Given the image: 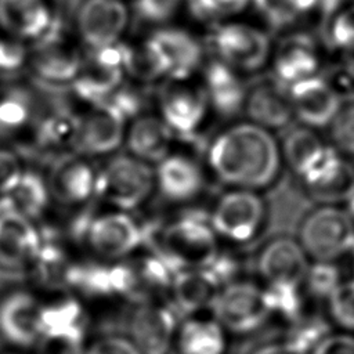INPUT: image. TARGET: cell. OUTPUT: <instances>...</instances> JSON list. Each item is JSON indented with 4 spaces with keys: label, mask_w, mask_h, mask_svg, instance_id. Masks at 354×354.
<instances>
[{
    "label": "cell",
    "mask_w": 354,
    "mask_h": 354,
    "mask_svg": "<svg viewBox=\"0 0 354 354\" xmlns=\"http://www.w3.org/2000/svg\"><path fill=\"white\" fill-rule=\"evenodd\" d=\"M279 142L283 165L295 176H297L306 163L326 144L317 130L301 124L286 129Z\"/></svg>",
    "instance_id": "d6a6232c"
},
{
    "label": "cell",
    "mask_w": 354,
    "mask_h": 354,
    "mask_svg": "<svg viewBox=\"0 0 354 354\" xmlns=\"http://www.w3.org/2000/svg\"><path fill=\"white\" fill-rule=\"evenodd\" d=\"M181 317L166 299L144 300L131 304L124 335L141 354H170Z\"/></svg>",
    "instance_id": "7c38bea8"
},
{
    "label": "cell",
    "mask_w": 354,
    "mask_h": 354,
    "mask_svg": "<svg viewBox=\"0 0 354 354\" xmlns=\"http://www.w3.org/2000/svg\"><path fill=\"white\" fill-rule=\"evenodd\" d=\"M242 115L246 120L272 133L286 130L295 122L288 91L272 79L248 86Z\"/></svg>",
    "instance_id": "7402d4cb"
},
{
    "label": "cell",
    "mask_w": 354,
    "mask_h": 354,
    "mask_svg": "<svg viewBox=\"0 0 354 354\" xmlns=\"http://www.w3.org/2000/svg\"><path fill=\"white\" fill-rule=\"evenodd\" d=\"M86 354H141L123 333H105L88 340Z\"/></svg>",
    "instance_id": "bcb514c9"
},
{
    "label": "cell",
    "mask_w": 354,
    "mask_h": 354,
    "mask_svg": "<svg viewBox=\"0 0 354 354\" xmlns=\"http://www.w3.org/2000/svg\"><path fill=\"white\" fill-rule=\"evenodd\" d=\"M86 330L44 332L33 347L35 354H86Z\"/></svg>",
    "instance_id": "ab89813d"
},
{
    "label": "cell",
    "mask_w": 354,
    "mask_h": 354,
    "mask_svg": "<svg viewBox=\"0 0 354 354\" xmlns=\"http://www.w3.org/2000/svg\"><path fill=\"white\" fill-rule=\"evenodd\" d=\"M43 333V299L25 288L0 296V339L14 350L33 348Z\"/></svg>",
    "instance_id": "5bb4252c"
},
{
    "label": "cell",
    "mask_w": 354,
    "mask_h": 354,
    "mask_svg": "<svg viewBox=\"0 0 354 354\" xmlns=\"http://www.w3.org/2000/svg\"><path fill=\"white\" fill-rule=\"evenodd\" d=\"M257 11L275 28H282L310 12L318 0H252Z\"/></svg>",
    "instance_id": "8d00e7d4"
},
{
    "label": "cell",
    "mask_w": 354,
    "mask_h": 354,
    "mask_svg": "<svg viewBox=\"0 0 354 354\" xmlns=\"http://www.w3.org/2000/svg\"><path fill=\"white\" fill-rule=\"evenodd\" d=\"M155 194V169L127 152H116L100 163L97 201L105 207L134 213Z\"/></svg>",
    "instance_id": "3957f363"
},
{
    "label": "cell",
    "mask_w": 354,
    "mask_h": 354,
    "mask_svg": "<svg viewBox=\"0 0 354 354\" xmlns=\"http://www.w3.org/2000/svg\"><path fill=\"white\" fill-rule=\"evenodd\" d=\"M216 59L242 73H253L266 66L271 43L266 32L242 22L216 24L209 35Z\"/></svg>",
    "instance_id": "8fae6325"
},
{
    "label": "cell",
    "mask_w": 354,
    "mask_h": 354,
    "mask_svg": "<svg viewBox=\"0 0 354 354\" xmlns=\"http://www.w3.org/2000/svg\"><path fill=\"white\" fill-rule=\"evenodd\" d=\"M210 315L231 336L257 332L270 322L263 283L246 277L220 288Z\"/></svg>",
    "instance_id": "ba28073f"
},
{
    "label": "cell",
    "mask_w": 354,
    "mask_h": 354,
    "mask_svg": "<svg viewBox=\"0 0 354 354\" xmlns=\"http://www.w3.org/2000/svg\"><path fill=\"white\" fill-rule=\"evenodd\" d=\"M177 145L174 134L156 112H145L127 123L123 147L137 159L155 166Z\"/></svg>",
    "instance_id": "cb8c5ba5"
},
{
    "label": "cell",
    "mask_w": 354,
    "mask_h": 354,
    "mask_svg": "<svg viewBox=\"0 0 354 354\" xmlns=\"http://www.w3.org/2000/svg\"><path fill=\"white\" fill-rule=\"evenodd\" d=\"M346 210H347V213L351 216V218L354 220V194H353L351 198L346 202Z\"/></svg>",
    "instance_id": "f907efd6"
},
{
    "label": "cell",
    "mask_w": 354,
    "mask_h": 354,
    "mask_svg": "<svg viewBox=\"0 0 354 354\" xmlns=\"http://www.w3.org/2000/svg\"><path fill=\"white\" fill-rule=\"evenodd\" d=\"M82 62V53L62 33L59 25L28 47L26 66L44 83L72 84Z\"/></svg>",
    "instance_id": "e0dca14e"
},
{
    "label": "cell",
    "mask_w": 354,
    "mask_h": 354,
    "mask_svg": "<svg viewBox=\"0 0 354 354\" xmlns=\"http://www.w3.org/2000/svg\"><path fill=\"white\" fill-rule=\"evenodd\" d=\"M181 0H136L137 15L149 24H165L177 12Z\"/></svg>",
    "instance_id": "7dc6e473"
},
{
    "label": "cell",
    "mask_w": 354,
    "mask_h": 354,
    "mask_svg": "<svg viewBox=\"0 0 354 354\" xmlns=\"http://www.w3.org/2000/svg\"><path fill=\"white\" fill-rule=\"evenodd\" d=\"M58 24L48 0H0V32L22 43H33Z\"/></svg>",
    "instance_id": "44dd1931"
},
{
    "label": "cell",
    "mask_w": 354,
    "mask_h": 354,
    "mask_svg": "<svg viewBox=\"0 0 354 354\" xmlns=\"http://www.w3.org/2000/svg\"><path fill=\"white\" fill-rule=\"evenodd\" d=\"M127 122L106 102L76 112L73 152L90 159H105L123 147Z\"/></svg>",
    "instance_id": "4fadbf2b"
},
{
    "label": "cell",
    "mask_w": 354,
    "mask_h": 354,
    "mask_svg": "<svg viewBox=\"0 0 354 354\" xmlns=\"http://www.w3.org/2000/svg\"><path fill=\"white\" fill-rule=\"evenodd\" d=\"M82 246L90 257L101 261L127 260L145 248V224L130 212L91 210Z\"/></svg>",
    "instance_id": "5b68a950"
},
{
    "label": "cell",
    "mask_w": 354,
    "mask_h": 354,
    "mask_svg": "<svg viewBox=\"0 0 354 354\" xmlns=\"http://www.w3.org/2000/svg\"><path fill=\"white\" fill-rule=\"evenodd\" d=\"M145 224V246L174 268H205L223 246L207 216L194 206L180 207L165 220Z\"/></svg>",
    "instance_id": "7a4b0ae2"
},
{
    "label": "cell",
    "mask_w": 354,
    "mask_h": 354,
    "mask_svg": "<svg viewBox=\"0 0 354 354\" xmlns=\"http://www.w3.org/2000/svg\"><path fill=\"white\" fill-rule=\"evenodd\" d=\"M304 191L317 205L346 203L354 194V165L343 156L324 178Z\"/></svg>",
    "instance_id": "1f68e13d"
},
{
    "label": "cell",
    "mask_w": 354,
    "mask_h": 354,
    "mask_svg": "<svg viewBox=\"0 0 354 354\" xmlns=\"http://www.w3.org/2000/svg\"><path fill=\"white\" fill-rule=\"evenodd\" d=\"M270 321H279L283 328L296 321L310 301L299 285H263Z\"/></svg>",
    "instance_id": "836d02e7"
},
{
    "label": "cell",
    "mask_w": 354,
    "mask_h": 354,
    "mask_svg": "<svg viewBox=\"0 0 354 354\" xmlns=\"http://www.w3.org/2000/svg\"><path fill=\"white\" fill-rule=\"evenodd\" d=\"M296 238L311 261H337L354 252V220L346 207L317 205L301 217Z\"/></svg>",
    "instance_id": "8992f818"
},
{
    "label": "cell",
    "mask_w": 354,
    "mask_h": 354,
    "mask_svg": "<svg viewBox=\"0 0 354 354\" xmlns=\"http://www.w3.org/2000/svg\"><path fill=\"white\" fill-rule=\"evenodd\" d=\"M124 80L123 43H118L105 48L87 50L71 87L83 106H87L105 102Z\"/></svg>",
    "instance_id": "9a60e30c"
},
{
    "label": "cell",
    "mask_w": 354,
    "mask_h": 354,
    "mask_svg": "<svg viewBox=\"0 0 354 354\" xmlns=\"http://www.w3.org/2000/svg\"><path fill=\"white\" fill-rule=\"evenodd\" d=\"M326 315L336 326L354 332V278L343 282L325 301Z\"/></svg>",
    "instance_id": "60d3db41"
},
{
    "label": "cell",
    "mask_w": 354,
    "mask_h": 354,
    "mask_svg": "<svg viewBox=\"0 0 354 354\" xmlns=\"http://www.w3.org/2000/svg\"><path fill=\"white\" fill-rule=\"evenodd\" d=\"M123 69L126 77H130L140 84H149L167 79L165 59L151 36L140 43H123Z\"/></svg>",
    "instance_id": "f1b7e54d"
},
{
    "label": "cell",
    "mask_w": 354,
    "mask_h": 354,
    "mask_svg": "<svg viewBox=\"0 0 354 354\" xmlns=\"http://www.w3.org/2000/svg\"><path fill=\"white\" fill-rule=\"evenodd\" d=\"M0 354H26L25 351L22 350H14V348H10V350H6V351H1Z\"/></svg>",
    "instance_id": "816d5d0a"
},
{
    "label": "cell",
    "mask_w": 354,
    "mask_h": 354,
    "mask_svg": "<svg viewBox=\"0 0 354 354\" xmlns=\"http://www.w3.org/2000/svg\"><path fill=\"white\" fill-rule=\"evenodd\" d=\"M201 84L214 116L232 120L242 115L248 86L239 72L214 58L203 66Z\"/></svg>",
    "instance_id": "603a6c76"
},
{
    "label": "cell",
    "mask_w": 354,
    "mask_h": 354,
    "mask_svg": "<svg viewBox=\"0 0 354 354\" xmlns=\"http://www.w3.org/2000/svg\"><path fill=\"white\" fill-rule=\"evenodd\" d=\"M252 0H188L191 15L201 21H218L241 12Z\"/></svg>",
    "instance_id": "f6af8a7d"
},
{
    "label": "cell",
    "mask_w": 354,
    "mask_h": 354,
    "mask_svg": "<svg viewBox=\"0 0 354 354\" xmlns=\"http://www.w3.org/2000/svg\"><path fill=\"white\" fill-rule=\"evenodd\" d=\"M230 333L210 315L198 314L181 318L176 333V354H227Z\"/></svg>",
    "instance_id": "83f0119b"
},
{
    "label": "cell",
    "mask_w": 354,
    "mask_h": 354,
    "mask_svg": "<svg viewBox=\"0 0 354 354\" xmlns=\"http://www.w3.org/2000/svg\"><path fill=\"white\" fill-rule=\"evenodd\" d=\"M100 163L68 152L59 155L46 171L53 203L66 210H82L97 201Z\"/></svg>",
    "instance_id": "30bf717a"
},
{
    "label": "cell",
    "mask_w": 354,
    "mask_h": 354,
    "mask_svg": "<svg viewBox=\"0 0 354 354\" xmlns=\"http://www.w3.org/2000/svg\"><path fill=\"white\" fill-rule=\"evenodd\" d=\"M321 59L314 41L306 36L286 39L272 57V76L288 90L297 82L319 75Z\"/></svg>",
    "instance_id": "484cf974"
},
{
    "label": "cell",
    "mask_w": 354,
    "mask_h": 354,
    "mask_svg": "<svg viewBox=\"0 0 354 354\" xmlns=\"http://www.w3.org/2000/svg\"><path fill=\"white\" fill-rule=\"evenodd\" d=\"M286 91L295 122L314 130L328 129L343 104L340 95L321 73L295 83Z\"/></svg>",
    "instance_id": "ffe728a7"
},
{
    "label": "cell",
    "mask_w": 354,
    "mask_h": 354,
    "mask_svg": "<svg viewBox=\"0 0 354 354\" xmlns=\"http://www.w3.org/2000/svg\"><path fill=\"white\" fill-rule=\"evenodd\" d=\"M343 279L336 261H311L303 281V292L313 303L326 301Z\"/></svg>",
    "instance_id": "d590c367"
},
{
    "label": "cell",
    "mask_w": 354,
    "mask_h": 354,
    "mask_svg": "<svg viewBox=\"0 0 354 354\" xmlns=\"http://www.w3.org/2000/svg\"><path fill=\"white\" fill-rule=\"evenodd\" d=\"M25 170V163L19 153L10 147L0 145V201L12 194Z\"/></svg>",
    "instance_id": "ee69618b"
},
{
    "label": "cell",
    "mask_w": 354,
    "mask_h": 354,
    "mask_svg": "<svg viewBox=\"0 0 354 354\" xmlns=\"http://www.w3.org/2000/svg\"><path fill=\"white\" fill-rule=\"evenodd\" d=\"M332 332L328 315L307 308L296 321L283 328L281 340L300 354L311 351Z\"/></svg>",
    "instance_id": "4dcf8cb0"
},
{
    "label": "cell",
    "mask_w": 354,
    "mask_h": 354,
    "mask_svg": "<svg viewBox=\"0 0 354 354\" xmlns=\"http://www.w3.org/2000/svg\"><path fill=\"white\" fill-rule=\"evenodd\" d=\"M155 192L169 205L194 206L206 192L209 173L202 159L185 148H174L155 166Z\"/></svg>",
    "instance_id": "9c48e42d"
},
{
    "label": "cell",
    "mask_w": 354,
    "mask_h": 354,
    "mask_svg": "<svg viewBox=\"0 0 354 354\" xmlns=\"http://www.w3.org/2000/svg\"><path fill=\"white\" fill-rule=\"evenodd\" d=\"M6 201L12 210L37 221L53 203L46 173L25 170L17 188Z\"/></svg>",
    "instance_id": "f546056e"
},
{
    "label": "cell",
    "mask_w": 354,
    "mask_h": 354,
    "mask_svg": "<svg viewBox=\"0 0 354 354\" xmlns=\"http://www.w3.org/2000/svg\"><path fill=\"white\" fill-rule=\"evenodd\" d=\"M328 39L336 51L344 57H354V0L336 10L329 24Z\"/></svg>",
    "instance_id": "b9f144b4"
},
{
    "label": "cell",
    "mask_w": 354,
    "mask_h": 354,
    "mask_svg": "<svg viewBox=\"0 0 354 354\" xmlns=\"http://www.w3.org/2000/svg\"><path fill=\"white\" fill-rule=\"evenodd\" d=\"M202 160L210 176L225 188L264 191L285 167L275 133L246 119L217 130L203 147Z\"/></svg>",
    "instance_id": "6da1fadb"
},
{
    "label": "cell",
    "mask_w": 354,
    "mask_h": 354,
    "mask_svg": "<svg viewBox=\"0 0 354 354\" xmlns=\"http://www.w3.org/2000/svg\"><path fill=\"white\" fill-rule=\"evenodd\" d=\"M311 354H354V336L330 332Z\"/></svg>",
    "instance_id": "c3c4849f"
},
{
    "label": "cell",
    "mask_w": 354,
    "mask_h": 354,
    "mask_svg": "<svg viewBox=\"0 0 354 354\" xmlns=\"http://www.w3.org/2000/svg\"><path fill=\"white\" fill-rule=\"evenodd\" d=\"M328 142L343 156H354V100L343 101L328 126Z\"/></svg>",
    "instance_id": "7bdbcfd3"
},
{
    "label": "cell",
    "mask_w": 354,
    "mask_h": 354,
    "mask_svg": "<svg viewBox=\"0 0 354 354\" xmlns=\"http://www.w3.org/2000/svg\"><path fill=\"white\" fill-rule=\"evenodd\" d=\"M311 260L297 238L278 235L268 239L259 249L253 267L263 285H299Z\"/></svg>",
    "instance_id": "ac0fdd59"
},
{
    "label": "cell",
    "mask_w": 354,
    "mask_h": 354,
    "mask_svg": "<svg viewBox=\"0 0 354 354\" xmlns=\"http://www.w3.org/2000/svg\"><path fill=\"white\" fill-rule=\"evenodd\" d=\"M249 354H300V353H297L295 348H292L289 344H286L283 340L279 339V340L259 344Z\"/></svg>",
    "instance_id": "681fc988"
},
{
    "label": "cell",
    "mask_w": 354,
    "mask_h": 354,
    "mask_svg": "<svg viewBox=\"0 0 354 354\" xmlns=\"http://www.w3.org/2000/svg\"><path fill=\"white\" fill-rule=\"evenodd\" d=\"M35 106L30 95L24 90L0 93V133L17 134L32 126Z\"/></svg>",
    "instance_id": "e575fe53"
},
{
    "label": "cell",
    "mask_w": 354,
    "mask_h": 354,
    "mask_svg": "<svg viewBox=\"0 0 354 354\" xmlns=\"http://www.w3.org/2000/svg\"><path fill=\"white\" fill-rule=\"evenodd\" d=\"M167 69L166 80H189L203 64L201 43L178 28H160L151 35Z\"/></svg>",
    "instance_id": "d4e9b609"
},
{
    "label": "cell",
    "mask_w": 354,
    "mask_h": 354,
    "mask_svg": "<svg viewBox=\"0 0 354 354\" xmlns=\"http://www.w3.org/2000/svg\"><path fill=\"white\" fill-rule=\"evenodd\" d=\"M112 106L127 123L147 111V93L144 84L136 82H123L105 101Z\"/></svg>",
    "instance_id": "f35d334b"
},
{
    "label": "cell",
    "mask_w": 354,
    "mask_h": 354,
    "mask_svg": "<svg viewBox=\"0 0 354 354\" xmlns=\"http://www.w3.org/2000/svg\"><path fill=\"white\" fill-rule=\"evenodd\" d=\"M218 290V285L206 270H181L174 277L166 300L181 318H185L210 313Z\"/></svg>",
    "instance_id": "4316f807"
},
{
    "label": "cell",
    "mask_w": 354,
    "mask_h": 354,
    "mask_svg": "<svg viewBox=\"0 0 354 354\" xmlns=\"http://www.w3.org/2000/svg\"><path fill=\"white\" fill-rule=\"evenodd\" d=\"M156 95V113L177 142L195 145L214 116L202 84L189 80H166Z\"/></svg>",
    "instance_id": "52a82bcc"
},
{
    "label": "cell",
    "mask_w": 354,
    "mask_h": 354,
    "mask_svg": "<svg viewBox=\"0 0 354 354\" xmlns=\"http://www.w3.org/2000/svg\"><path fill=\"white\" fill-rule=\"evenodd\" d=\"M129 15L122 0H83L76 11V30L87 50L111 47L120 43Z\"/></svg>",
    "instance_id": "d6986e66"
},
{
    "label": "cell",
    "mask_w": 354,
    "mask_h": 354,
    "mask_svg": "<svg viewBox=\"0 0 354 354\" xmlns=\"http://www.w3.org/2000/svg\"><path fill=\"white\" fill-rule=\"evenodd\" d=\"M207 216L221 243L241 248L253 242L264 230L268 205L259 191L225 188L212 203Z\"/></svg>",
    "instance_id": "277c9868"
},
{
    "label": "cell",
    "mask_w": 354,
    "mask_h": 354,
    "mask_svg": "<svg viewBox=\"0 0 354 354\" xmlns=\"http://www.w3.org/2000/svg\"><path fill=\"white\" fill-rule=\"evenodd\" d=\"M353 254H354V252H353Z\"/></svg>",
    "instance_id": "f5cc1de1"
},
{
    "label": "cell",
    "mask_w": 354,
    "mask_h": 354,
    "mask_svg": "<svg viewBox=\"0 0 354 354\" xmlns=\"http://www.w3.org/2000/svg\"><path fill=\"white\" fill-rule=\"evenodd\" d=\"M43 242L44 236L37 223L12 210L4 201L0 209V270L30 271Z\"/></svg>",
    "instance_id": "2e32d148"
},
{
    "label": "cell",
    "mask_w": 354,
    "mask_h": 354,
    "mask_svg": "<svg viewBox=\"0 0 354 354\" xmlns=\"http://www.w3.org/2000/svg\"><path fill=\"white\" fill-rule=\"evenodd\" d=\"M213 278V281L223 288L231 282L246 278V257L238 248H220L214 259L203 268Z\"/></svg>",
    "instance_id": "74e56055"
}]
</instances>
